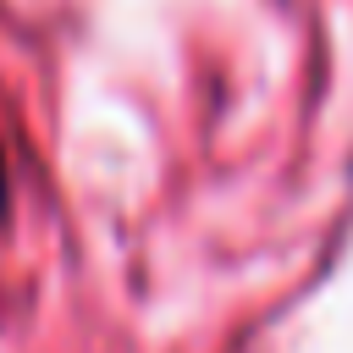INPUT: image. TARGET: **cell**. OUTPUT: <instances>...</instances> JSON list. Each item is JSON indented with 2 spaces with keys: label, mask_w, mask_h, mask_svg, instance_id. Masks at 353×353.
I'll return each mask as SVG.
<instances>
[{
  "label": "cell",
  "mask_w": 353,
  "mask_h": 353,
  "mask_svg": "<svg viewBox=\"0 0 353 353\" xmlns=\"http://www.w3.org/2000/svg\"><path fill=\"white\" fill-rule=\"evenodd\" d=\"M6 199H11V182H6V154H0V215H6Z\"/></svg>",
  "instance_id": "6da1fadb"
}]
</instances>
